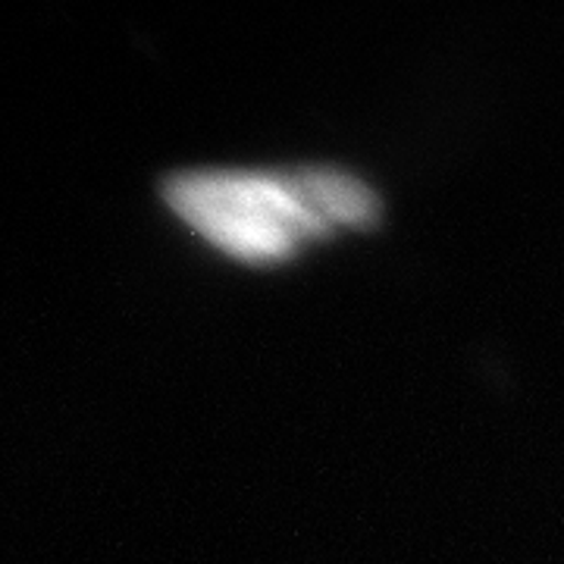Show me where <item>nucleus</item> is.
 Listing matches in <instances>:
<instances>
[{"mask_svg": "<svg viewBox=\"0 0 564 564\" xmlns=\"http://www.w3.org/2000/svg\"><path fill=\"white\" fill-rule=\"evenodd\" d=\"M166 207L242 261H282L336 229L373 226L380 195L333 163L282 170H180L161 182Z\"/></svg>", "mask_w": 564, "mask_h": 564, "instance_id": "f257e3e1", "label": "nucleus"}]
</instances>
